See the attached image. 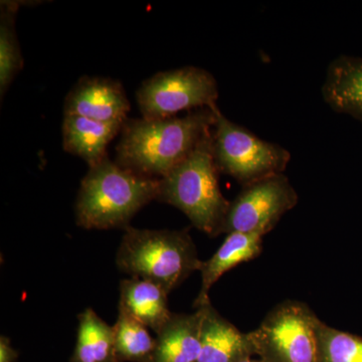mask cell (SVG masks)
I'll list each match as a JSON object with an SVG mask.
<instances>
[{
    "label": "cell",
    "mask_w": 362,
    "mask_h": 362,
    "mask_svg": "<svg viewBox=\"0 0 362 362\" xmlns=\"http://www.w3.org/2000/svg\"><path fill=\"white\" fill-rule=\"evenodd\" d=\"M130 102L123 85L110 78L84 76L68 93L64 116L85 117L112 122L126 121Z\"/></svg>",
    "instance_id": "cell-9"
},
{
    "label": "cell",
    "mask_w": 362,
    "mask_h": 362,
    "mask_svg": "<svg viewBox=\"0 0 362 362\" xmlns=\"http://www.w3.org/2000/svg\"><path fill=\"white\" fill-rule=\"evenodd\" d=\"M239 362H264L263 361H261L259 358H254V356L249 357V358L243 359V361H240Z\"/></svg>",
    "instance_id": "cell-21"
},
{
    "label": "cell",
    "mask_w": 362,
    "mask_h": 362,
    "mask_svg": "<svg viewBox=\"0 0 362 362\" xmlns=\"http://www.w3.org/2000/svg\"><path fill=\"white\" fill-rule=\"evenodd\" d=\"M218 106L160 120L127 119L116 162L138 175L161 178L185 160L216 124Z\"/></svg>",
    "instance_id": "cell-1"
},
{
    "label": "cell",
    "mask_w": 362,
    "mask_h": 362,
    "mask_svg": "<svg viewBox=\"0 0 362 362\" xmlns=\"http://www.w3.org/2000/svg\"><path fill=\"white\" fill-rule=\"evenodd\" d=\"M115 351L127 359H143L154 354L156 342L148 328L119 307L118 318L113 326Z\"/></svg>",
    "instance_id": "cell-19"
},
{
    "label": "cell",
    "mask_w": 362,
    "mask_h": 362,
    "mask_svg": "<svg viewBox=\"0 0 362 362\" xmlns=\"http://www.w3.org/2000/svg\"><path fill=\"white\" fill-rule=\"evenodd\" d=\"M321 93L333 111L362 124V58L341 54L333 59L326 70Z\"/></svg>",
    "instance_id": "cell-12"
},
{
    "label": "cell",
    "mask_w": 362,
    "mask_h": 362,
    "mask_svg": "<svg viewBox=\"0 0 362 362\" xmlns=\"http://www.w3.org/2000/svg\"><path fill=\"white\" fill-rule=\"evenodd\" d=\"M202 262L187 230L127 226L116 256L119 270L160 286L168 294L201 270Z\"/></svg>",
    "instance_id": "cell-4"
},
{
    "label": "cell",
    "mask_w": 362,
    "mask_h": 362,
    "mask_svg": "<svg viewBox=\"0 0 362 362\" xmlns=\"http://www.w3.org/2000/svg\"><path fill=\"white\" fill-rule=\"evenodd\" d=\"M317 362H362V337L319 320Z\"/></svg>",
    "instance_id": "cell-18"
},
{
    "label": "cell",
    "mask_w": 362,
    "mask_h": 362,
    "mask_svg": "<svg viewBox=\"0 0 362 362\" xmlns=\"http://www.w3.org/2000/svg\"><path fill=\"white\" fill-rule=\"evenodd\" d=\"M218 175L211 129L185 160L159 178L157 199L182 211L197 230L216 237L230 204L221 192Z\"/></svg>",
    "instance_id": "cell-3"
},
{
    "label": "cell",
    "mask_w": 362,
    "mask_h": 362,
    "mask_svg": "<svg viewBox=\"0 0 362 362\" xmlns=\"http://www.w3.org/2000/svg\"><path fill=\"white\" fill-rule=\"evenodd\" d=\"M16 352L11 346V343L6 337H1L0 339V362H13Z\"/></svg>",
    "instance_id": "cell-20"
},
{
    "label": "cell",
    "mask_w": 362,
    "mask_h": 362,
    "mask_svg": "<svg viewBox=\"0 0 362 362\" xmlns=\"http://www.w3.org/2000/svg\"><path fill=\"white\" fill-rule=\"evenodd\" d=\"M158 192L159 178L138 175L106 157L90 168L81 182L76 221L87 230L126 228Z\"/></svg>",
    "instance_id": "cell-2"
},
{
    "label": "cell",
    "mask_w": 362,
    "mask_h": 362,
    "mask_svg": "<svg viewBox=\"0 0 362 362\" xmlns=\"http://www.w3.org/2000/svg\"><path fill=\"white\" fill-rule=\"evenodd\" d=\"M115 351L113 326H109L93 309H86L78 315V362H106Z\"/></svg>",
    "instance_id": "cell-16"
},
{
    "label": "cell",
    "mask_w": 362,
    "mask_h": 362,
    "mask_svg": "<svg viewBox=\"0 0 362 362\" xmlns=\"http://www.w3.org/2000/svg\"><path fill=\"white\" fill-rule=\"evenodd\" d=\"M214 161L220 173L246 187L270 176L284 173L291 153L281 145L261 139L221 110L213 130Z\"/></svg>",
    "instance_id": "cell-5"
},
{
    "label": "cell",
    "mask_w": 362,
    "mask_h": 362,
    "mask_svg": "<svg viewBox=\"0 0 362 362\" xmlns=\"http://www.w3.org/2000/svg\"><path fill=\"white\" fill-rule=\"evenodd\" d=\"M263 251V237L249 233H230L213 256L202 262V287L194 301V307H201L211 301V287L226 272L240 264L258 258Z\"/></svg>",
    "instance_id": "cell-13"
},
{
    "label": "cell",
    "mask_w": 362,
    "mask_h": 362,
    "mask_svg": "<svg viewBox=\"0 0 362 362\" xmlns=\"http://www.w3.org/2000/svg\"><path fill=\"white\" fill-rule=\"evenodd\" d=\"M154 362H199L201 313L173 314L158 333Z\"/></svg>",
    "instance_id": "cell-14"
},
{
    "label": "cell",
    "mask_w": 362,
    "mask_h": 362,
    "mask_svg": "<svg viewBox=\"0 0 362 362\" xmlns=\"http://www.w3.org/2000/svg\"><path fill=\"white\" fill-rule=\"evenodd\" d=\"M299 195L284 175L264 178L246 187L230 202L221 233L264 235L297 206Z\"/></svg>",
    "instance_id": "cell-8"
},
{
    "label": "cell",
    "mask_w": 362,
    "mask_h": 362,
    "mask_svg": "<svg viewBox=\"0 0 362 362\" xmlns=\"http://www.w3.org/2000/svg\"><path fill=\"white\" fill-rule=\"evenodd\" d=\"M119 307L156 333L173 314L168 308V293L160 286L139 278L121 282Z\"/></svg>",
    "instance_id": "cell-15"
},
{
    "label": "cell",
    "mask_w": 362,
    "mask_h": 362,
    "mask_svg": "<svg viewBox=\"0 0 362 362\" xmlns=\"http://www.w3.org/2000/svg\"><path fill=\"white\" fill-rule=\"evenodd\" d=\"M319 320L304 302L286 300L276 305L249 332L255 356L264 362H317Z\"/></svg>",
    "instance_id": "cell-6"
},
{
    "label": "cell",
    "mask_w": 362,
    "mask_h": 362,
    "mask_svg": "<svg viewBox=\"0 0 362 362\" xmlns=\"http://www.w3.org/2000/svg\"><path fill=\"white\" fill-rule=\"evenodd\" d=\"M125 121L92 120L85 117L64 116L63 148L68 153L80 157L90 168L104 160L109 143L123 129Z\"/></svg>",
    "instance_id": "cell-11"
},
{
    "label": "cell",
    "mask_w": 362,
    "mask_h": 362,
    "mask_svg": "<svg viewBox=\"0 0 362 362\" xmlns=\"http://www.w3.org/2000/svg\"><path fill=\"white\" fill-rule=\"evenodd\" d=\"M218 84L213 74L187 66L159 71L147 78L136 92L142 118L146 120L175 117L178 112L218 106Z\"/></svg>",
    "instance_id": "cell-7"
},
{
    "label": "cell",
    "mask_w": 362,
    "mask_h": 362,
    "mask_svg": "<svg viewBox=\"0 0 362 362\" xmlns=\"http://www.w3.org/2000/svg\"><path fill=\"white\" fill-rule=\"evenodd\" d=\"M197 309L201 313L199 362H239L255 356L249 333L223 318L211 301Z\"/></svg>",
    "instance_id": "cell-10"
},
{
    "label": "cell",
    "mask_w": 362,
    "mask_h": 362,
    "mask_svg": "<svg viewBox=\"0 0 362 362\" xmlns=\"http://www.w3.org/2000/svg\"><path fill=\"white\" fill-rule=\"evenodd\" d=\"M20 4L1 1L0 13V96L11 87L14 78L23 70V58L16 30V16Z\"/></svg>",
    "instance_id": "cell-17"
}]
</instances>
